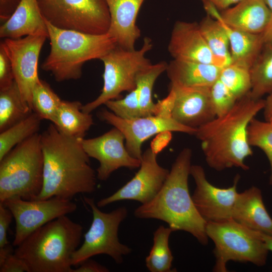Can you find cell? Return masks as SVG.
Here are the masks:
<instances>
[{
    "instance_id": "obj_1",
    "label": "cell",
    "mask_w": 272,
    "mask_h": 272,
    "mask_svg": "<svg viewBox=\"0 0 272 272\" xmlns=\"http://www.w3.org/2000/svg\"><path fill=\"white\" fill-rule=\"evenodd\" d=\"M43 156L42 190L36 199L58 197L72 199L96 188L97 174L80 139L61 133L53 123L41 134Z\"/></svg>"
},
{
    "instance_id": "obj_2",
    "label": "cell",
    "mask_w": 272,
    "mask_h": 272,
    "mask_svg": "<svg viewBox=\"0 0 272 272\" xmlns=\"http://www.w3.org/2000/svg\"><path fill=\"white\" fill-rule=\"evenodd\" d=\"M264 103V99H254L249 92L239 99L228 112L196 128L194 135L200 141L209 166L218 171L232 167L249 169L244 162L253 155L247 127L263 110Z\"/></svg>"
},
{
    "instance_id": "obj_3",
    "label": "cell",
    "mask_w": 272,
    "mask_h": 272,
    "mask_svg": "<svg viewBox=\"0 0 272 272\" xmlns=\"http://www.w3.org/2000/svg\"><path fill=\"white\" fill-rule=\"evenodd\" d=\"M192 154L189 148L180 151L158 194L150 201L135 209L134 215L139 219L163 221L173 231L188 232L205 245L209 238L206 231L207 222L195 208L188 188Z\"/></svg>"
},
{
    "instance_id": "obj_4",
    "label": "cell",
    "mask_w": 272,
    "mask_h": 272,
    "mask_svg": "<svg viewBox=\"0 0 272 272\" xmlns=\"http://www.w3.org/2000/svg\"><path fill=\"white\" fill-rule=\"evenodd\" d=\"M83 228L66 215L36 229L14 250L29 272H72V258Z\"/></svg>"
},
{
    "instance_id": "obj_5",
    "label": "cell",
    "mask_w": 272,
    "mask_h": 272,
    "mask_svg": "<svg viewBox=\"0 0 272 272\" xmlns=\"http://www.w3.org/2000/svg\"><path fill=\"white\" fill-rule=\"evenodd\" d=\"M50 52L41 65L57 82L77 80L88 61L100 59L116 46L107 33L92 35L54 27L45 19Z\"/></svg>"
},
{
    "instance_id": "obj_6",
    "label": "cell",
    "mask_w": 272,
    "mask_h": 272,
    "mask_svg": "<svg viewBox=\"0 0 272 272\" xmlns=\"http://www.w3.org/2000/svg\"><path fill=\"white\" fill-rule=\"evenodd\" d=\"M43 156L38 132L0 160V202L15 197L36 199L43 186Z\"/></svg>"
},
{
    "instance_id": "obj_7",
    "label": "cell",
    "mask_w": 272,
    "mask_h": 272,
    "mask_svg": "<svg viewBox=\"0 0 272 272\" xmlns=\"http://www.w3.org/2000/svg\"><path fill=\"white\" fill-rule=\"evenodd\" d=\"M206 231L215 244L214 271H227V263L229 261L250 262L259 266L266 263L268 250L260 232L249 229L232 218L207 222Z\"/></svg>"
},
{
    "instance_id": "obj_8",
    "label": "cell",
    "mask_w": 272,
    "mask_h": 272,
    "mask_svg": "<svg viewBox=\"0 0 272 272\" xmlns=\"http://www.w3.org/2000/svg\"><path fill=\"white\" fill-rule=\"evenodd\" d=\"M153 46L152 39L147 37L139 49L127 50L116 46L102 57L100 60L104 70L101 93L96 99L83 105L82 111L91 113L108 101L119 98L122 92L134 90L138 74L152 64L146 54Z\"/></svg>"
},
{
    "instance_id": "obj_9",
    "label": "cell",
    "mask_w": 272,
    "mask_h": 272,
    "mask_svg": "<svg viewBox=\"0 0 272 272\" xmlns=\"http://www.w3.org/2000/svg\"><path fill=\"white\" fill-rule=\"evenodd\" d=\"M84 200L92 210L93 220L84 235L83 243L72 256L73 266L80 265L99 254L108 255L116 263H122L123 256L132 251L128 246L121 243L118 237L119 225L128 214L127 209L121 207L104 213L99 209L93 198L84 197Z\"/></svg>"
},
{
    "instance_id": "obj_10",
    "label": "cell",
    "mask_w": 272,
    "mask_h": 272,
    "mask_svg": "<svg viewBox=\"0 0 272 272\" xmlns=\"http://www.w3.org/2000/svg\"><path fill=\"white\" fill-rule=\"evenodd\" d=\"M44 19L59 29L106 34L110 16L106 0H38Z\"/></svg>"
},
{
    "instance_id": "obj_11",
    "label": "cell",
    "mask_w": 272,
    "mask_h": 272,
    "mask_svg": "<svg viewBox=\"0 0 272 272\" xmlns=\"http://www.w3.org/2000/svg\"><path fill=\"white\" fill-rule=\"evenodd\" d=\"M3 203L13 214L16 231L13 246H18L29 235L45 224L74 212L77 205L71 199L53 197L45 199L9 198Z\"/></svg>"
},
{
    "instance_id": "obj_12",
    "label": "cell",
    "mask_w": 272,
    "mask_h": 272,
    "mask_svg": "<svg viewBox=\"0 0 272 272\" xmlns=\"http://www.w3.org/2000/svg\"><path fill=\"white\" fill-rule=\"evenodd\" d=\"M46 38H48V33L44 32L23 38H6L2 42L10 58L14 80L23 100L31 110L32 91L40 80L39 57Z\"/></svg>"
},
{
    "instance_id": "obj_13",
    "label": "cell",
    "mask_w": 272,
    "mask_h": 272,
    "mask_svg": "<svg viewBox=\"0 0 272 272\" xmlns=\"http://www.w3.org/2000/svg\"><path fill=\"white\" fill-rule=\"evenodd\" d=\"M101 120L119 129L125 137V146L133 157L141 160L143 143L164 131L180 132L194 135L196 128L180 124L172 118H162L155 115L140 117L131 120L120 118L110 111L102 109L98 113Z\"/></svg>"
},
{
    "instance_id": "obj_14",
    "label": "cell",
    "mask_w": 272,
    "mask_h": 272,
    "mask_svg": "<svg viewBox=\"0 0 272 272\" xmlns=\"http://www.w3.org/2000/svg\"><path fill=\"white\" fill-rule=\"evenodd\" d=\"M190 175L195 188L191 196L198 212L207 222H218L232 218L233 211L238 192L240 176L237 174L233 185L227 188L217 187L207 179L203 168L191 165Z\"/></svg>"
},
{
    "instance_id": "obj_15",
    "label": "cell",
    "mask_w": 272,
    "mask_h": 272,
    "mask_svg": "<svg viewBox=\"0 0 272 272\" xmlns=\"http://www.w3.org/2000/svg\"><path fill=\"white\" fill-rule=\"evenodd\" d=\"M157 155L150 148L142 154L140 169L132 178L112 195L97 202L99 208L123 200L145 204L150 201L162 188L169 173L158 163Z\"/></svg>"
},
{
    "instance_id": "obj_16",
    "label": "cell",
    "mask_w": 272,
    "mask_h": 272,
    "mask_svg": "<svg viewBox=\"0 0 272 272\" xmlns=\"http://www.w3.org/2000/svg\"><path fill=\"white\" fill-rule=\"evenodd\" d=\"M125 137L117 128L92 139L81 138L83 148L89 157L99 162L97 177L106 180L115 170L121 167L130 169L139 168L141 160L131 156L124 144Z\"/></svg>"
},
{
    "instance_id": "obj_17",
    "label": "cell",
    "mask_w": 272,
    "mask_h": 272,
    "mask_svg": "<svg viewBox=\"0 0 272 272\" xmlns=\"http://www.w3.org/2000/svg\"><path fill=\"white\" fill-rule=\"evenodd\" d=\"M168 51L173 59L205 63L221 66L224 61L212 53L195 22L176 21L173 27Z\"/></svg>"
},
{
    "instance_id": "obj_18",
    "label": "cell",
    "mask_w": 272,
    "mask_h": 272,
    "mask_svg": "<svg viewBox=\"0 0 272 272\" xmlns=\"http://www.w3.org/2000/svg\"><path fill=\"white\" fill-rule=\"evenodd\" d=\"M175 93L172 118L184 126L197 128L216 117L208 87L170 85Z\"/></svg>"
},
{
    "instance_id": "obj_19",
    "label": "cell",
    "mask_w": 272,
    "mask_h": 272,
    "mask_svg": "<svg viewBox=\"0 0 272 272\" xmlns=\"http://www.w3.org/2000/svg\"><path fill=\"white\" fill-rule=\"evenodd\" d=\"M145 0H106L110 16L108 32L116 46L127 50L134 49L141 30L136 22Z\"/></svg>"
},
{
    "instance_id": "obj_20",
    "label": "cell",
    "mask_w": 272,
    "mask_h": 272,
    "mask_svg": "<svg viewBox=\"0 0 272 272\" xmlns=\"http://www.w3.org/2000/svg\"><path fill=\"white\" fill-rule=\"evenodd\" d=\"M229 26L244 32L262 33L272 18V12L262 0H242L219 13Z\"/></svg>"
},
{
    "instance_id": "obj_21",
    "label": "cell",
    "mask_w": 272,
    "mask_h": 272,
    "mask_svg": "<svg viewBox=\"0 0 272 272\" xmlns=\"http://www.w3.org/2000/svg\"><path fill=\"white\" fill-rule=\"evenodd\" d=\"M232 219L249 229L272 235V219L264 205L261 191L256 186L238 193Z\"/></svg>"
},
{
    "instance_id": "obj_22",
    "label": "cell",
    "mask_w": 272,
    "mask_h": 272,
    "mask_svg": "<svg viewBox=\"0 0 272 272\" xmlns=\"http://www.w3.org/2000/svg\"><path fill=\"white\" fill-rule=\"evenodd\" d=\"M203 5L208 14L217 19L227 32L231 48V62L250 69L264 46L262 33H251L233 28L221 19L215 7L209 4Z\"/></svg>"
},
{
    "instance_id": "obj_23",
    "label": "cell",
    "mask_w": 272,
    "mask_h": 272,
    "mask_svg": "<svg viewBox=\"0 0 272 272\" xmlns=\"http://www.w3.org/2000/svg\"><path fill=\"white\" fill-rule=\"evenodd\" d=\"M48 33L38 0H21L11 16L0 27L1 38L17 39Z\"/></svg>"
},
{
    "instance_id": "obj_24",
    "label": "cell",
    "mask_w": 272,
    "mask_h": 272,
    "mask_svg": "<svg viewBox=\"0 0 272 272\" xmlns=\"http://www.w3.org/2000/svg\"><path fill=\"white\" fill-rule=\"evenodd\" d=\"M222 66L214 64L173 59L166 71L170 85L210 87L219 78Z\"/></svg>"
},
{
    "instance_id": "obj_25",
    "label": "cell",
    "mask_w": 272,
    "mask_h": 272,
    "mask_svg": "<svg viewBox=\"0 0 272 272\" xmlns=\"http://www.w3.org/2000/svg\"><path fill=\"white\" fill-rule=\"evenodd\" d=\"M83 105L78 101L62 100L52 122L64 134L77 139L83 138L93 124L91 113L82 111Z\"/></svg>"
},
{
    "instance_id": "obj_26",
    "label": "cell",
    "mask_w": 272,
    "mask_h": 272,
    "mask_svg": "<svg viewBox=\"0 0 272 272\" xmlns=\"http://www.w3.org/2000/svg\"><path fill=\"white\" fill-rule=\"evenodd\" d=\"M32 110L25 103L15 81L0 90V132L28 117Z\"/></svg>"
},
{
    "instance_id": "obj_27",
    "label": "cell",
    "mask_w": 272,
    "mask_h": 272,
    "mask_svg": "<svg viewBox=\"0 0 272 272\" xmlns=\"http://www.w3.org/2000/svg\"><path fill=\"white\" fill-rule=\"evenodd\" d=\"M251 96L261 99L272 92V45L264 44L263 48L250 69Z\"/></svg>"
},
{
    "instance_id": "obj_28",
    "label": "cell",
    "mask_w": 272,
    "mask_h": 272,
    "mask_svg": "<svg viewBox=\"0 0 272 272\" xmlns=\"http://www.w3.org/2000/svg\"><path fill=\"white\" fill-rule=\"evenodd\" d=\"M173 230L160 226L154 233L153 245L146 258V265L151 272H171L173 259L169 246V239Z\"/></svg>"
},
{
    "instance_id": "obj_29",
    "label": "cell",
    "mask_w": 272,
    "mask_h": 272,
    "mask_svg": "<svg viewBox=\"0 0 272 272\" xmlns=\"http://www.w3.org/2000/svg\"><path fill=\"white\" fill-rule=\"evenodd\" d=\"M168 63L160 61L151 64L141 71L136 78L142 117L154 115L155 103L153 101L152 93L157 78L166 72Z\"/></svg>"
},
{
    "instance_id": "obj_30",
    "label": "cell",
    "mask_w": 272,
    "mask_h": 272,
    "mask_svg": "<svg viewBox=\"0 0 272 272\" xmlns=\"http://www.w3.org/2000/svg\"><path fill=\"white\" fill-rule=\"evenodd\" d=\"M198 24L201 34L214 55L227 65L231 63L229 39L221 23L208 14Z\"/></svg>"
},
{
    "instance_id": "obj_31",
    "label": "cell",
    "mask_w": 272,
    "mask_h": 272,
    "mask_svg": "<svg viewBox=\"0 0 272 272\" xmlns=\"http://www.w3.org/2000/svg\"><path fill=\"white\" fill-rule=\"evenodd\" d=\"M42 119L32 112L0 134V160L18 144L38 132Z\"/></svg>"
},
{
    "instance_id": "obj_32",
    "label": "cell",
    "mask_w": 272,
    "mask_h": 272,
    "mask_svg": "<svg viewBox=\"0 0 272 272\" xmlns=\"http://www.w3.org/2000/svg\"><path fill=\"white\" fill-rule=\"evenodd\" d=\"M62 100L45 81L40 80L35 85L32 93V111L42 119L52 123Z\"/></svg>"
},
{
    "instance_id": "obj_33",
    "label": "cell",
    "mask_w": 272,
    "mask_h": 272,
    "mask_svg": "<svg viewBox=\"0 0 272 272\" xmlns=\"http://www.w3.org/2000/svg\"><path fill=\"white\" fill-rule=\"evenodd\" d=\"M219 79L238 99L251 91L250 69L231 63L222 67Z\"/></svg>"
},
{
    "instance_id": "obj_34",
    "label": "cell",
    "mask_w": 272,
    "mask_h": 272,
    "mask_svg": "<svg viewBox=\"0 0 272 272\" xmlns=\"http://www.w3.org/2000/svg\"><path fill=\"white\" fill-rule=\"evenodd\" d=\"M247 138L251 147L261 149L270 166L269 184L272 185V122L253 118L247 127Z\"/></svg>"
},
{
    "instance_id": "obj_35",
    "label": "cell",
    "mask_w": 272,
    "mask_h": 272,
    "mask_svg": "<svg viewBox=\"0 0 272 272\" xmlns=\"http://www.w3.org/2000/svg\"><path fill=\"white\" fill-rule=\"evenodd\" d=\"M105 105L116 116L125 120L142 117L137 88L129 92L124 98L109 100Z\"/></svg>"
},
{
    "instance_id": "obj_36",
    "label": "cell",
    "mask_w": 272,
    "mask_h": 272,
    "mask_svg": "<svg viewBox=\"0 0 272 272\" xmlns=\"http://www.w3.org/2000/svg\"><path fill=\"white\" fill-rule=\"evenodd\" d=\"M210 97L216 116L228 112L238 100L219 79L210 87Z\"/></svg>"
},
{
    "instance_id": "obj_37",
    "label": "cell",
    "mask_w": 272,
    "mask_h": 272,
    "mask_svg": "<svg viewBox=\"0 0 272 272\" xmlns=\"http://www.w3.org/2000/svg\"><path fill=\"white\" fill-rule=\"evenodd\" d=\"M15 81L12 64L5 47L0 44V90L11 86Z\"/></svg>"
},
{
    "instance_id": "obj_38",
    "label": "cell",
    "mask_w": 272,
    "mask_h": 272,
    "mask_svg": "<svg viewBox=\"0 0 272 272\" xmlns=\"http://www.w3.org/2000/svg\"><path fill=\"white\" fill-rule=\"evenodd\" d=\"M175 100V91L170 88L168 95L155 104L154 115L162 118H172Z\"/></svg>"
},
{
    "instance_id": "obj_39",
    "label": "cell",
    "mask_w": 272,
    "mask_h": 272,
    "mask_svg": "<svg viewBox=\"0 0 272 272\" xmlns=\"http://www.w3.org/2000/svg\"><path fill=\"white\" fill-rule=\"evenodd\" d=\"M13 217L10 210L3 203H0V248L9 244L7 231Z\"/></svg>"
},
{
    "instance_id": "obj_40",
    "label": "cell",
    "mask_w": 272,
    "mask_h": 272,
    "mask_svg": "<svg viewBox=\"0 0 272 272\" xmlns=\"http://www.w3.org/2000/svg\"><path fill=\"white\" fill-rule=\"evenodd\" d=\"M29 272L25 262L14 252L11 254L0 265V272Z\"/></svg>"
},
{
    "instance_id": "obj_41",
    "label": "cell",
    "mask_w": 272,
    "mask_h": 272,
    "mask_svg": "<svg viewBox=\"0 0 272 272\" xmlns=\"http://www.w3.org/2000/svg\"><path fill=\"white\" fill-rule=\"evenodd\" d=\"M172 138V131H164L157 134L152 140L150 148L156 155L161 152L169 144Z\"/></svg>"
},
{
    "instance_id": "obj_42",
    "label": "cell",
    "mask_w": 272,
    "mask_h": 272,
    "mask_svg": "<svg viewBox=\"0 0 272 272\" xmlns=\"http://www.w3.org/2000/svg\"><path fill=\"white\" fill-rule=\"evenodd\" d=\"M21 0H0V20L4 23L14 12Z\"/></svg>"
},
{
    "instance_id": "obj_43",
    "label": "cell",
    "mask_w": 272,
    "mask_h": 272,
    "mask_svg": "<svg viewBox=\"0 0 272 272\" xmlns=\"http://www.w3.org/2000/svg\"><path fill=\"white\" fill-rule=\"evenodd\" d=\"M108 268L97 261L88 259L80 264V266L73 269L72 272H108Z\"/></svg>"
},
{
    "instance_id": "obj_44",
    "label": "cell",
    "mask_w": 272,
    "mask_h": 272,
    "mask_svg": "<svg viewBox=\"0 0 272 272\" xmlns=\"http://www.w3.org/2000/svg\"><path fill=\"white\" fill-rule=\"evenodd\" d=\"M203 4H209L217 10H224L232 5L237 4L242 0H201Z\"/></svg>"
},
{
    "instance_id": "obj_45",
    "label": "cell",
    "mask_w": 272,
    "mask_h": 272,
    "mask_svg": "<svg viewBox=\"0 0 272 272\" xmlns=\"http://www.w3.org/2000/svg\"><path fill=\"white\" fill-rule=\"evenodd\" d=\"M264 106L263 109L265 120L272 122V92L264 100Z\"/></svg>"
},
{
    "instance_id": "obj_46",
    "label": "cell",
    "mask_w": 272,
    "mask_h": 272,
    "mask_svg": "<svg viewBox=\"0 0 272 272\" xmlns=\"http://www.w3.org/2000/svg\"><path fill=\"white\" fill-rule=\"evenodd\" d=\"M14 252L13 247L10 244L0 248V265L3 263L9 255Z\"/></svg>"
},
{
    "instance_id": "obj_47",
    "label": "cell",
    "mask_w": 272,
    "mask_h": 272,
    "mask_svg": "<svg viewBox=\"0 0 272 272\" xmlns=\"http://www.w3.org/2000/svg\"><path fill=\"white\" fill-rule=\"evenodd\" d=\"M262 35L264 44L272 45V18L268 26L262 33Z\"/></svg>"
},
{
    "instance_id": "obj_48",
    "label": "cell",
    "mask_w": 272,
    "mask_h": 272,
    "mask_svg": "<svg viewBox=\"0 0 272 272\" xmlns=\"http://www.w3.org/2000/svg\"><path fill=\"white\" fill-rule=\"evenodd\" d=\"M260 236L267 249L272 252V235L260 233Z\"/></svg>"
},
{
    "instance_id": "obj_49",
    "label": "cell",
    "mask_w": 272,
    "mask_h": 272,
    "mask_svg": "<svg viewBox=\"0 0 272 272\" xmlns=\"http://www.w3.org/2000/svg\"><path fill=\"white\" fill-rule=\"evenodd\" d=\"M268 7L272 12V0H262Z\"/></svg>"
}]
</instances>
